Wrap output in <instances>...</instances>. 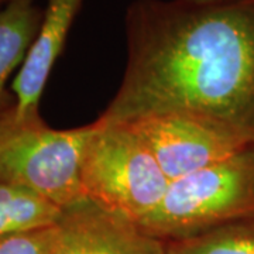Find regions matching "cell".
Here are the masks:
<instances>
[{
	"instance_id": "cell-12",
	"label": "cell",
	"mask_w": 254,
	"mask_h": 254,
	"mask_svg": "<svg viewBox=\"0 0 254 254\" xmlns=\"http://www.w3.org/2000/svg\"><path fill=\"white\" fill-rule=\"evenodd\" d=\"M188 4H195V6H205V4H215V3H222V1H229V0H182Z\"/></svg>"
},
{
	"instance_id": "cell-5",
	"label": "cell",
	"mask_w": 254,
	"mask_h": 254,
	"mask_svg": "<svg viewBox=\"0 0 254 254\" xmlns=\"http://www.w3.org/2000/svg\"><path fill=\"white\" fill-rule=\"evenodd\" d=\"M125 125L144 141L171 182L253 144L218 122L185 113L150 115Z\"/></svg>"
},
{
	"instance_id": "cell-13",
	"label": "cell",
	"mask_w": 254,
	"mask_h": 254,
	"mask_svg": "<svg viewBox=\"0 0 254 254\" xmlns=\"http://www.w3.org/2000/svg\"><path fill=\"white\" fill-rule=\"evenodd\" d=\"M6 1H7V0H0V9L6 4Z\"/></svg>"
},
{
	"instance_id": "cell-8",
	"label": "cell",
	"mask_w": 254,
	"mask_h": 254,
	"mask_svg": "<svg viewBox=\"0 0 254 254\" xmlns=\"http://www.w3.org/2000/svg\"><path fill=\"white\" fill-rule=\"evenodd\" d=\"M44 10L36 0H7L0 9V115L14 105L6 83L36 40Z\"/></svg>"
},
{
	"instance_id": "cell-3",
	"label": "cell",
	"mask_w": 254,
	"mask_h": 254,
	"mask_svg": "<svg viewBox=\"0 0 254 254\" xmlns=\"http://www.w3.org/2000/svg\"><path fill=\"white\" fill-rule=\"evenodd\" d=\"M254 219V143L171 182L161 205L137 225L165 242Z\"/></svg>"
},
{
	"instance_id": "cell-11",
	"label": "cell",
	"mask_w": 254,
	"mask_h": 254,
	"mask_svg": "<svg viewBox=\"0 0 254 254\" xmlns=\"http://www.w3.org/2000/svg\"><path fill=\"white\" fill-rule=\"evenodd\" d=\"M61 232L58 223L0 239V254H57Z\"/></svg>"
},
{
	"instance_id": "cell-6",
	"label": "cell",
	"mask_w": 254,
	"mask_h": 254,
	"mask_svg": "<svg viewBox=\"0 0 254 254\" xmlns=\"http://www.w3.org/2000/svg\"><path fill=\"white\" fill-rule=\"evenodd\" d=\"M58 226L57 254H165V240L88 198L64 209Z\"/></svg>"
},
{
	"instance_id": "cell-9",
	"label": "cell",
	"mask_w": 254,
	"mask_h": 254,
	"mask_svg": "<svg viewBox=\"0 0 254 254\" xmlns=\"http://www.w3.org/2000/svg\"><path fill=\"white\" fill-rule=\"evenodd\" d=\"M61 215L63 209L36 192L0 182V239L57 225Z\"/></svg>"
},
{
	"instance_id": "cell-10",
	"label": "cell",
	"mask_w": 254,
	"mask_h": 254,
	"mask_svg": "<svg viewBox=\"0 0 254 254\" xmlns=\"http://www.w3.org/2000/svg\"><path fill=\"white\" fill-rule=\"evenodd\" d=\"M165 254H254V219L168 240Z\"/></svg>"
},
{
	"instance_id": "cell-1",
	"label": "cell",
	"mask_w": 254,
	"mask_h": 254,
	"mask_svg": "<svg viewBox=\"0 0 254 254\" xmlns=\"http://www.w3.org/2000/svg\"><path fill=\"white\" fill-rule=\"evenodd\" d=\"M125 28V72L96 122L185 113L254 143V0H133Z\"/></svg>"
},
{
	"instance_id": "cell-4",
	"label": "cell",
	"mask_w": 254,
	"mask_h": 254,
	"mask_svg": "<svg viewBox=\"0 0 254 254\" xmlns=\"http://www.w3.org/2000/svg\"><path fill=\"white\" fill-rule=\"evenodd\" d=\"M88 141L82 161V185L88 199L123 218L141 222L170 190L144 141L125 125H100Z\"/></svg>"
},
{
	"instance_id": "cell-2",
	"label": "cell",
	"mask_w": 254,
	"mask_h": 254,
	"mask_svg": "<svg viewBox=\"0 0 254 254\" xmlns=\"http://www.w3.org/2000/svg\"><path fill=\"white\" fill-rule=\"evenodd\" d=\"M13 106L0 115V182L27 188L63 210L85 199L82 161L95 125L55 130L41 118L17 120Z\"/></svg>"
},
{
	"instance_id": "cell-7",
	"label": "cell",
	"mask_w": 254,
	"mask_h": 254,
	"mask_svg": "<svg viewBox=\"0 0 254 254\" xmlns=\"http://www.w3.org/2000/svg\"><path fill=\"white\" fill-rule=\"evenodd\" d=\"M81 4L82 0H47L36 40L11 85L14 92L13 112L17 120L40 119L41 95L54 64L63 53Z\"/></svg>"
}]
</instances>
